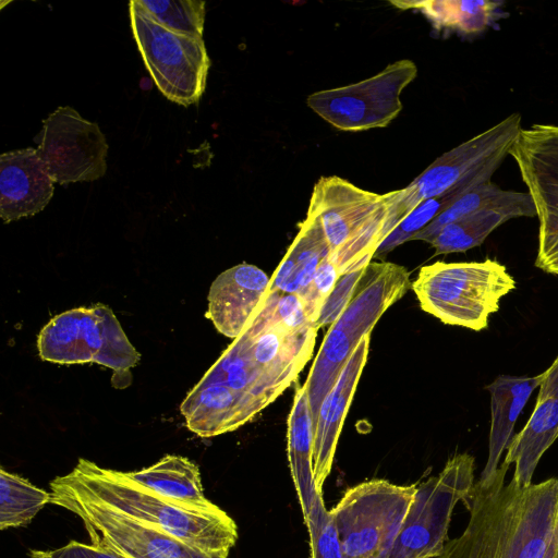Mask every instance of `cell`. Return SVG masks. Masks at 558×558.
Returning a JSON list of instances; mask_svg holds the SVG:
<instances>
[{"label":"cell","mask_w":558,"mask_h":558,"mask_svg":"<svg viewBox=\"0 0 558 558\" xmlns=\"http://www.w3.org/2000/svg\"><path fill=\"white\" fill-rule=\"evenodd\" d=\"M53 183L36 148L3 153L0 156V217L3 222L41 211L53 196Z\"/></svg>","instance_id":"cell-17"},{"label":"cell","mask_w":558,"mask_h":558,"mask_svg":"<svg viewBox=\"0 0 558 558\" xmlns=\"http://www.w3.org/2000/svg\"><path fill=\"white\" fill-rule=\"evenodd\" d=\"M399 9L421 11L436 29H452L461 34H478L504 14L499 1L428 0L390 1Z\"/></svg>","instance_id":"cell-25"},{"label":"cell","mask_w":558,"mask_h":558,"mask_svg":"<svg viewBox=\"0 0 558 558\" xmlns=\"http://www.w3.org/2000/svg\"><path fill=\"white\" fill-rule=\"evenodd\" d=\"M474 485V458L451 457L442 471L416 487L389 558H439L448 538L454 506Z\"/></svg>","instance_id":"cell-11"},{"label":"cell","mask_w":558,"mask_h":558,"mask_svg":"<svg viewBox=\"0 0 558 558\" xmlns=\"http://www.w3.org/2000/svg\"><path fill=\"white\" fill-rule=\"evenodd\" d=\"M287 438L291 476L305 518L319 493L313 476L314 427L304 384L294 395L288 417Z\"/></svg>","instance_id":"cell-23"},{"label":"cell","mask_w":558,"mask_h":558,"mask_svg":"<svg viewBox=\"0 0 558 558\" xmlns=\"http://www.w3.org/2000/svg\"><path fill=\"white\" fill-rule=\"evenodd\" d=\"M157 23L179 34L202 38L205 2L199 0H136Z\"/></svg>","instance_id":"cell-28"},{"label":"cell","mask_w":558,"mask_h":558,"mask_svg":"<svg viewBox=\"0 0 558 558\" xmlns=\"http://www.w3.org/2000/svg\"><path fill=\"white\" fill-rule=\"evenodd\" d=\"M513 218L504 210H477L446 225L430 245L435 255L465 252L481 245L495 229Z\"/></svg>","instance_id":"cell-26"},{"label":"cell","mask_w":558,"mask_h":558,"mask_svg":"<svg viewBox=\"0 0 558 558\" xmlns=\"http://www.w3.org/2000/svg\"><path fill=\"white\" fill-rule=\"evenodd\" d=\"M416 487L371 480L347 489L330 510L343 558H389Z\"/></svg>","instance_id":"cell-9"},{"label":"cell","mask_w":558,"mask_h":558,"mask_svg":"<svg viewBox=\"0 0 558 558\" xmlns=\"http://www.w3.org/2000/svg\"><path fill=\"white\" fill-rule=\"evenodd\" d=\"M485 208L508 211L515 218L536 216L532 197L527 192L504 191L489 181L459 197L412 240H422L430 244L446 225Z\"/></svg>","instance_id":"cell-24"},{"label":"cell","mask_w":558,"mask_h":558,"mask_svg":"<svg viewBox=\"0 0 558 558\" xmlns=\"http://www.w3.org/2000/svg\"><path fill=\"white\" fill-rule=\"evenodd\" d=\"M558 399V356L553 364L543 373L537 399Z\"/></svg>","instance_id":"cell-33"},{"label":"cell","mask_w":558,"mask_h":558,"mask_svg":"<svg viewBox=\"0 0 558 558\" xmlns=\"http://www.w3.org/2000/svg\"><path fill=\"white\" fill-rule=\"evenodd\" d=\"M542 379L543 373L533 377L499 375L486 386L490 393L492 420L488 458L481 481L490 478L497 471L500 457L514 436L515 422Z\"/></svg>","instance_id":"cell-19"},{"label":"cell","mask_w":558,"mask_h":558,"mask_svg":"<svg viewBox=\"0 0 558 558\" xmlns=\"http://www.w3.org/2000/svg\"><path fill=\"white\" fill-rule=\"evenodd\" d=\"M51 500V494L27 480L0 470V529L28 524Z\"/></svg>","instance_id":"cell-27"},{"label":"cell","mask_w":558,"mask_h":558,"mask_svg":"<svg viewBox=\"0 0 558 558\" xmlns=\"http://www.w3.org/2000/svg\"><path fill=\"white\" fill-rule=\"evenodd\" d=\"M37 153L54 182L95 181L107 171L108 144L97 123L73 108H57L34 137Z\"/></svg>","instance_id":"cell-15"},{"label":"cell","mask_w":558,"mask_h":558,"mask_svg":"<svg viewBox=\"0 0 558 558\" xmlns=\"http://www.w3.org/2000/svg\"><path fill=\"white\" fill-rule=\"evenodd\" d=\"M416 73L413 61L399 60L369 78L313 93L306 102L315 113L341 131L385 128L400 113V95Z\"/></svg>","instance_id":"cell-13"},{"label":"cell","mask_w":558,"mask_h":558,"mask_svg":"<svg viewBox=\"0 0 558 558\" xmlns=\"http://www.w3.org/2000/svg\"><path fill=\"white\" fill-rule=\"evenodd\" d=\"M412 287L410 274L393 263H371L354 294L322 342L304 386L314 433L324 398L332 389L360 341L371 335L380 316Z\"/></svg>","instance_id":"cell-4"},{"label":"cell","mask_w":558,"mask_h":558,"mask_svg":"<svg viewBox=\"0 0 558 558\" xmlns=\"http://www.w3.org/2000/svg\"><path fill=\"white\" fill-rule=\"evenodd\" d=\"M509 465L474 483L463 501L464 532L449 539L439 558H554L558 549V478L505 485Z\"/></svg>","instance_id":"cell-2"},{"label":"cell","mask_w":558,"mask_h":558,"mask_svg":"<svg viewBox=\"0 0 558 558\" xmlns=\"http://www.w3.org/2000/svg\"><path fill=\"white\" fill-rule=\"evenodd\" d=\"M31 558H123L95 544H83L76 541H71L65 546L51 549V550H31Z\"/></svg>","instance_id":"cell-32"},{"label":"cell","mask_w":558,"mask_h":558,"mask_svg":"<svg viewBox=\"0 0 558 558\" xmlns=\"http://www.w3.org/2000/svg\"><path fill=\"white\" fill-rule=\"evenodd\" d=\"M509 155L518 165L538 218L535 266L558 275V125L522 129Z\"/></svg>","instance_id":"cell-14"},{"label":"cell","mask_w":558,"mask_h":558,"mask_svg":"<svg viewBox=\"0 0 558 558\" xmlns=\"http://www.w3.org/2000/svg\"><path fill=\"white\" fill-rule=\"evenodd\" d=\"M74 492L207 551L228 553L238 527L225 511L218 514L187 509L136 484L124 472L80 459L66 475L54 478Z\"/></svg>","instance_id":"cell-3"},{"label":"cell","mask_w":558,"mask_h":558,"mask_svg":"<svg viewBox=\"0 0 558 558\" xmlns=\"http://www.w3.org/2000/svg\"><path fill=\"white\" fill-rule=\"evenodd\" d=\"M515 288L514 279L500 263H444L423 266L412 283L423 311L447 325L485 329L499 301Z\"/></svg>","instance_id":"cell-7"},{"label":"cell","mask_w":558,"mask_h":558,"mask_svg":"<svg viewBox=\"0 0 558 558\" xmlns=\"http://www.w3.org/2000/svg\"><path fill=\"white\" fill-rule=\"evenodd\" d=\"M329 255V245L319 220L306 215L283 259L274 271L270 288L300 298L311 284L315 272Z\"/></svg>","instance_id":"cell-21"},{"label":"cell","mask_w":558,"mask_h":558,"mask_svg":"<svg viewBox=\"0 0 558 558\" xmlns=\"http://www.w3.org/2000/svg\"><path fill=\"white\" fill-rule=\"evenodd\" d=\"M317 330L299 295L269 287L242 333L182 401L186 427L214 437L254 420L303 369Z\"/></svg>","instance_id":"cell-1"},{"label":"cell","mask_w":558,"mask_h":558,"mask_svg":"<svg viewBox=\"0 0 558 558\" xmlns=\"http://www.w3.org/2000/svg\"><path fill=\"white\" fill-rule=\"evenodd\" d=\"M129 12L137 49L157 88L175 104H197L210 68L203 38L163 27L136 0L130 1Z\"/></svg>","instance_id":"cell-10"},{"label":"cell","mask_w":558,"mask_h":558,"mask_svg":"<svg viewBox=\"0 0 558 558\" xmlns=\"http://www.w3.org/2000/svg\"><path fill=\"white\" fill-rule=\"evenodd\" d=\"M387 213L388 193L365 191L336 175L317 181L307 210L322 225L340 277L371 264L383 242Z\"/></svg>","instance_id":"cell-6"},{"label":"cell","mask_w":558,"mask_h":558,"mask_svg":"<svg viewBox=\"0 0 558 558\" xmlns=\"http://www.w3.org/2000/svg\"><path fill=\"white\" fill-rule=\"evenodd\" d=\"M461 196L459 193H447L421 202L380 243L375 255H385L400 244L412 240L417 232L424 229Z\"/></svg>","instance_id":"cell-29"},{"label":"cell","mask_w":558,"mask_h":558,"mask_svg":"<svg viewBox=\"0 0 558 558\" xmlns=\"http://www.w3.org/2000/svg\"><path fill=\"white\" fill-rule=\"evenodd\" d=\"M50 502L82 519L92 544L123 558H228V553L207 551L133 520L108 506L50 482Z\"/></svg>","instance_id":"cell-12"},{"label":"cell","mask_w":558,"mask_h":558,"mask_svg":"<svg viewBox=\"0 0 558 558\" xmlns=\"http://www.w3.org/2000/svg\"><path fill=\"white\" fill-rule=\"evenodd\" d=\"M554 558H558V549H557L556 555H555V557H554Z\"/></svg>","instance_id":"cell-34"},{"label":"cell","mask_w":558,"mask_h":558,"mask_svg":"<svg viewBox=\"0 0 558 558\" xmlns=\"http://www.w3.org/2000/svg\"><path fill=\"white\" fill-rule=\"evenodd\" d=\"M369 341L371 335L360 341L332 389L322 402L313 445V476L318 493H322L331 471L343 422L367 361Z\"/></svg>","instance_id":"cell-18"},{"label":"cell","mask_w":558,"mask_h":558,"mask_svg":"<svg viewBox=\"0 0 558 558\" xmlns=\"http://www.w3.org/2000/svg\"><path fill=\"white\" fill-rule=\"evenodd\" d=\"M558 438V399H537L523 429L511 439L504 463L515 464L512 480L520 486L532 483L544 452Z\"/></svg>","instance_id":"cell-22"},{"label":"cell","mask_w":558,"mask_h":558,"mask_svg":"<svg viewBox=\"0 0 558 558\" xmlns=\"http://www.w3.org/2000/svg\"><path fill=\"white\" fill-rule=\"evenodd\" d=\"M304 521L310 535L311 558H343L333 519L325 507L322 493L317 494Z\"/></svg>","instance_id":"cell-30"},{"label":"cell","mask_w":558,"mask_h":558,"mask_svg":"<svg viewBox=\"0 0 558 558\" xmlns=\"http://www.w3.org/2000/svg\"><path fill=\"white\" fill-rule=\"evenodd\" d=\"M39 356L59 364L97 363L114 371V384L129 383L141 354L125 336L113 312L104 304L77 307L54 316L40 330Z\"/></svg>","instance_id":"cell-8"},{"label":"cell","mask_w":558,"mask_h":558,"mask_svg":"<svg viewBox=\"0 0 558 558\" xmlns=\"http://www.w3.org/2000/svg\"><path fill=\"white\" fill-rule=\"evenodd\" d=\"M124 474L136 484L184 508L213 514L223 511L205 497L199 469L187 458L168 454L151 466Z\"/></svg>","instance_id":"cell-20"},{"label":"cell","mask_w":558,"mask_h":558,"mask_svg":"<svg viewBox=\"0 0 558 558\" xmlns=\"http://www.w3.org/2000/svg\"><path fill=\"white\" fill-rule=\"evenodd\" d=\"M366 268L367 267H360L353 269L339 278L320 310L316 322V326L318 328L331 325L338 319L351 301L357 283L363 277Z\"/></svg>","instance_id":"cell-31"},{"label":"cell","mask_w":558,"mask_h":558,"mask_svg":"<svg viewBox=\"0 0 558 558\" xmlns=\"http://www.w3.org/2000/svg\"><path fill=\"white\" fill-rule=\"evenodd\" d=\"M521 116L511 113L486 131L438 157L402 190L388 192L383 241L421 202L447 193L461 195L489 182L513 146Z\"/></svg>","instance_id":"cell-5"},{"label":"cell","mask_w":558,"mask_h":558,"mask_svg":"<svg viewBox=\"0 0 558 558\" xmlns=\"http://www.w3.org/2000/svg\"><path fill=\"white\" fill-rule=\"evenodd\" d=\"M265 271L240 264L221 272L211 283L206 316L226 337H239L264 301L270 286Z\"/></svg>","instance_id":"cell-16"}]
</instances>
